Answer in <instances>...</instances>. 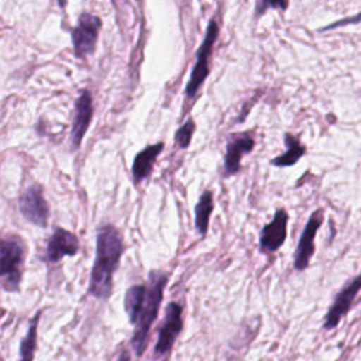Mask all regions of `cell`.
<instances>
[{
	"label": "cell",
	"mask_w": 361,
	"mask_h": 361,
	"mask_svg": "<svg viewBox=\"0 0 361 361\" xmlns=\"http://www.w3.org/2000/svg\"><path fill=\"white\" fill-rule=\"evenodd\" d=\"M196 124L193 121V118H188L180 127L179 130L175 133V142L178 144L179 148L185 149L189 147L190 141H192V135L195 133Z\"/></svg>",
	"instance_id": "ac0fdd59"
},
{
	"label": "cell",
	"mask_w": 361,
	"mask_h": 361,
	"mask_svg": "<svg viewBox=\"0 0 361 361\" xmlns=\"http://www.w3.org/2000/svg\"><path fill=\"white\" fill-rule=\"evenodd\" d=\"M288 212L285 207L276 209L274 219L259 231V250L272 254L278 251L288 235Z\"/></svg>",
	"instance_id": "30bf717a"
},
{
	"label": "cell",
	"mask_w": 361,
	"mask_h": 361,
	"mask_svg": "<svg viewBox=\"0 0 361 361\" xmlns=\"http://www.w3.org/2000/svg\"><path fill=\"white\" fill-rule=\"evenodd\" d=\"M78 251H79L78 237L62 227H56L47 243L44 261L55 264L61 261L63 257L75 255Z\"/></svg>",
	"instance_id": "4fadbf2b"
},
{
	"label": "cell",
	"mask_w": 361,
	"mask_h": 361,
	"mask_svg": "<svg viewBox=\"0 0 361 361\" xmlns=\"http://www.w3.org/2000/svg\"><path fill=\"white\" fill-rule=\"evenodd\" d=\"M323 219L324 217H323L322 209L314 210L309 216V219L302 230V234H300V238L298 243V248L293 255V267L296 271H305L309 267V262L314 254V237H316L320 226L323 224Z\"/></svg>",
	"instance_id": "52a82bcc"
},
{
	"label": "cell",
	"mask_w": 361,
	"mask_h": 361,
	"mask_svg": "<svg viewBox=\"0 0 361 361\" xmlns=\"http://www.w3.org/2000/svg\"><path fill=\"white\" fill-rule=\"evenodd\" d=\"M117 361H130V355H128V351L127 350H121L120 354H118V360Z\"/></svg>",
	"instance_id": "ffe728a7"
},
{
	"label": "cell",
	"mask_w": 361,
	"mask_h": 361,
	"mask_svg": "<svg viewBox=\"0 0 361 361\" xmlns=\"http://www.w3.org/2000/svg\"><path fill=\"white\" fill-rule=\"evenodd\" d=\"M124 251L123 238L113 224H103L96 237V257L89 281V293L107 299L113 288V275Z\"/></svg>",
	"instance_id": "7a4b0ae2"
},
{
	"label": "cell",
	"mask_w": 361,
	"mask_h": 361,
	"mask_svg": "<svg viewBox=\"0 0 361 361\" xmlns=\"http://www.w3.org/2000/svg\"><path fill=\"white\" fill-rule=\"evenodd\" d=\"M213 207H214L213 193H212V190H204L200 195V197L195 206V227L202 237H204L207 234L209 220H210Z\"/></svg>",
	"instance_id": "2e32d148"
},
{
	"label": "cell",
	"mask_w": 361,
	"mask_h": 361,
	"mask_svg": "<svg viewBox=\"0 0 361 361\" xmlns=\"http://www.w3.org/2000/svg\"><path fill=\"white\" fill-rule=\"evenodd\" d=\"M217 37H219V24L216 18H212L207 24L202 45L196 52V63L190 72L189 82L186 83V87H185V94L189 100H193L196 97L200 86L204 83L206 78L209 76V72H210L209 62H210V56H212L213 47Z\"/></svg>",
	"instance_id": "277c9868"
},
{
	"label": "cell",
	"mask_w": 361,
	"mask_h": 361,
	"mask_svg": "<svg viewBox=\"0 0 361 361\" xmlns=\"http://www.w3.org/2000/svg\"><path fill=\"white\" fill-rule=\"evenodd\" d=\"M361 290V275L350 279L334 296L333 303L327 309V313L323 319V329L333 330L338 326L341 319L350 312L358 292Z\"/></svg>",
	"instance_id": "8992f818"
},
{
	"label": "cell",
	"mask_w": 361,
	"mask_h": 361,
	"mask_svg": "<svg viewBox=\"0 0 361 361\" xmlns=\"http://www.w3.org/2000/svg\"><path fill=\"white\" fill-rule=\"evenodd\" d=\"M102 20L96 14L83 11L79 16L76 25L72 30V44L75 56L83 58L94 52Z\"/></svg>",
	"instance_id": "5b68a950"
},
{
	"label": "cell",
	"mask_w": 361,
	"mask_h": 361,
	"mask_svg": "<svg viewBox=\"0 0 361 361\" xmlns=\"http://www.w3.org/2000/svg\"><path fill=\"white\" fill-rule=\"evenodd\" d=\"M255 140L248 133L231 134L226 144L224 176H231L241 169V158L254 149Z\"/></svg>",
	"instance_id": "7c38bea8"
},
{
	"label": "cell",
	"mask_w": 361,
	"mask_h": 361,
	"mask_svg": "<svg viewBox=\"0 0 361 361\" xmlns=\"http://www.w3.org/2000/svg\"><path fill=\"white\" fill-rule=\"evenodd\" d=\"M265 7H278L281 10H285L288 7V1H259L257 3L255 14L261 16L265 13Z\"/></svg>",
	"instance_id": "d6986e66"
},
{
	"label": "cell",
	"mask_w": 361,
	"mask_h": 361,
	"mask_svg": "<svg viewBox=\"0 0 361 361\" xmlns=\"http://www.w3.org/2000/svg\"><path fill=\"white\" fill-rule=\"evenodd\" d=\"M162 149H164V142H157V144L147 145L142 151H140L135 155L131 166V175L135 185H138L152 173V168L157 161V157L161 154Z\"/></svg>",
	"instance_id": "5bb4252c"
},
{
	"label": "cell",
	"mask_w": 361,
	"mask_h": 361,
	"mask_svg": "<svg viewBox=\"0 0 361 361\" xmlns=\"http://www.w3.org/2000/svg\"><path fill=\"white\" fill-rule=\"evenodd\" d=\"M18 207L21 214L30 223L38 227H47L49 217V207L44 197L42 188L39 185L30 186L18 199Z\"/></svg>",
	"instance_id": "ba28073f"
},
{
	"label": "cell",
	"mask_w": 361,
	"mask_h": 361,
	"mask_svg": "<svg viewBox=\"0 0 361 361\" xmlns=\"http://www.w3.org/2000/svg\"><path fill=\"white\" fill-rule=\"evenodd\" d=\"M283 144H285L286 149L283 154L272 158L271 164L274 166H279V168L292 166L306 154V147L300 142V140L296 135H293L290 133L283 134Z\"/></svg>",
	"instance_id": "9a60e30c"
},
{
	"label": "cell",
	"mask_w": 361,
	"mask_h": 361,
	"mask_svg": "<svg viewBox=\"0 0 361 361\" xmlns=\"http://www.w3.org/2000/svg\"><path fill=\"white\" fill-rule=\"evenodd\" d=\"M182 306L176 302H171L168 303L166 309H165V317H164V323L159 329V334H158V340L155 344V354L157 355H166L176 337L179 336L180 330H182Z\"/></svg>",
	"instance_id": "9c48e42d"
},
{
	"label": "cell",
	"mask_w": 361,
	"mask_h": 361,
	"mask_svg": "<svg viewBox=\"0 0 361 361\" xmlns=\"http://www.w3.org/2000/svg\"><path fill=\"white\" fill-rule=\"evenodd\" d=\"M25 245L18 237L0 238V282L3 289L17 292L23 275Z\"/></svg>",
	"instance_id": "3957f363"
},
{
	"label": "cell",
	"mask_w": 361,
	"mask_h": 361,
	"mask_svg": "<svg viewBox=\"0 0 361 361\" xmlns=\"http://www.w3.org/2000/svg\"><path fill=\"white\" fill-rule=\"evenodd\" d=\"M166 282L168 276L165 274L152 271L147 285H133L124 295V309L134 326L131 344L138 357L145 351L149 329L157 319Z\"/></svg>",
	"instance_id": "6da1fadb"
},
{
	"label": "cell",
	"mask_w": 361,
	"mask_h": 361,
	"mask_svg": "<svg viewBox=\"0 0 361 361\" xmlns=\"http://www.w3.org/2000/svg\"><path fill=\"white\" fill-rule=\"evenodd\" d=\"M92 116H93L92 94L89 93V90L83 89L75 102V113H73L72 130H71V147L73 151H76L80 147L82 140L92 121Z\"/></svg>",
	"instance_id": "8fae6325"
},
{
	"label": "cell",
	"mask_w": 361,
	"mask_h": 361,
	"mask_svg": "<svg viewBox=\"0 0 361 361\" xmlns=\"http://www.w3.org/2000/svg\"><path fill=\"white\" fill-rule=\"evenodd\" d=\"M39 317H41V312H37L35 316L31 319L28 331L20 344V360L18 361H32V358H34V353L37 348V329H38Z\"/></svg>",
	"instance_id": "e0dca14e"
}]
</instances>
